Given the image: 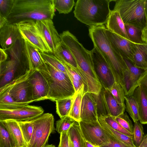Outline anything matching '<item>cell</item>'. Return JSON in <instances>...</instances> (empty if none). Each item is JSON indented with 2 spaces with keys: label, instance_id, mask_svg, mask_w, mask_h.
<instances>
[{
  "label": "cell",
  "instance_id": "1",
  "mask_svg": "<svg viewBox=\"0 0 147 147\" xmlns=\"http://www.w3.org/2000/svg\"><path fill=\"white\" fill-rule=\"evenodd\" d=\"M103 25L90 27L89 34L94 45L102 54L107 62L115 82L119 84L124 90V80L128 71L124 59L113 47Z\"/></svg>",
  "mask_w": 147,
  "mask_h": 147
},
{
  "label": "cell",
  "instance_id": "2",
  "mask_svg": "<svg viewBox=\"0 0 147 147\" xmlns=\"http://www.w3.org/2000/svg\"><path fill=\"white\" fill-rule=\"evenodd\" d=\"M55 9L53 0H14L7 18L8 23L16 24L27 20H52Z\"/></svg>",
  "mask_w": 147,
  "mask_h": 147
},
{
  "label": "cell",
  "instance_id": "3",
  "mask_svg": "<svg viewBox=\"0 0 147 147\" xmlns=\"http://www.w3.org/2000/svg\"><path fill=\"white\" fill-rule=\"evenodd\" d=\"M113 0H78L74 11V17L90 27L107 23L111 10L110 3Z\"/></svg>",
  "mask_w": 147,
  "mask_h": 147
},
{
  "label": "cell",
  "instance_id": "4",
  "mask_svg": "<svg viewBox=\"0 0 147 147\" xmlns=\"http://www.w3.org/2000/svg\"><path fill=\"white\" fill-rule=\"evenodd\" d=\"M45 63V65L37 70L48 84L49 90L47 99L56 101L74 95L76 91L68 74Z\"/></svg>",
  "mask_w": 147,
  "mask_h": 147
},
{
  "label": "cell",
  "instance_id": "5",
  "mask_svg": "<svg viewBox=\"0 0 147 147\" xmlns=\"http://www.w3.org/2000/svg\"><path fill=\"white\" fill-rule=\"evenodd\" d=\"M145 0H114L113 11H118L125 24L142 30L147 27Z\"/></svg>",
  "mask_w": 147,
  "mask_h": 147
},
{
  "label": "cell",
  "instance_id": "6",
  "mask_svg": "<svg viewBox=\"0 0 147 147\" xmlns=\"http://www.w3.org/2000/svg\"><path fill=\"white\" fill-rule=\"evenodd\" d=\"M60 36L61 42L69 48L73 54L80 72L84 74L91 73L93 68L90 51L86 49L68 30L63 31Z\"/></svg>",
  "mask_w": 147,
  "mask_h": 147
},
{
  "label": "cell",
  "instance_id": "7",
  "mask_svg": "<svg viewBox=\"0 0 147 147\" xmlns=\"http://www.w3.org/2000/svg\"><path fill=\"white\" fill-rule=\"evenodd\" d=\"M32 121L34 129L31 139L25 147H44L55 129L53 115L45 113Z\"/></svg>",
  "mask_w": 147,
  "mask_h": 147
},
{
  "label": "cell",
  "instance_id": "8",
  "mask_svg": "<svg viewBox=\"0 0 147 147\" xmlns=\"http://www.w3.org/2000/svg\"><path fill=\"white\" fill-rule=\"evenodd\" d=\"M10 59L0 63V88L11 82L16 78V74L22 63L27 62L24 51L11 48L6 51Z\"/></svg>",
  "mask_w": 147,
  "mask_h": 147
},
{
  "label": "cell",
  "instance_id": "9",
  "mask_svg": "<svg viewBox=\"0 0 147 147\" xmlns=\"http://www.w3.org/2000/svg\"><path fill=\"white\" fill-rule=\"evenodd\" d=\"M33 71L27 70L24 74L2 87L8 89L10 95L16 102L28 104L34 102L32 87L29 80Z\"/></svg>",
  "mask_w": 147,
  "mask_h": 147
},
{
  "label": "cell",
  "instance_id": "10",
  "mask_svg": "<svg viewBox=\"0 0 147 147\" xmlns=\"http://www.w3.org/2000/svg\"><path fill=\"white\" fill-rule=\"evenodd\" d=\"M94 70L102 87L109 90L115 81L109 65L96 47L90 51Z\"/></svg>",
  "mask_w": 147,
  "mask_h": 147
},
{
  "label": "cell",
  "instance_id": "11",
  "mask_svg": "<svg viewBox=\"0 0 147 147\" xmlns=\"http://www.w3.org/2000/svg\"><path fill=\"white\" fill-rule=\"evenodd\" d=\"M44 112L41 107L28 104L12 109H0V121H29L41 115Z\"/></svg>",
  "mask_w": 147,
  "mask_h": 147
},
{
  "label": "cell",
  "instance_id": "12",
  "mask_svg": "<svg viewBox=\"0 0 147 147\" xmlns=\"http://www.w3.org/2000/svg\"><path fill=\"white\" fill-rule=\"evenodd\" d=\"M79 124L85 140L96 147H99L110 142L108 135L98 120L92 122L80 121Z\"/></svg>",
  "mask_w": 147,
  "mask_h": 147
},
{
  "label": "cell",
  "instance_id": "13",
  "mask_svg": "<svg viewBox=\"0 0 147 147\" xmlns=\"http://www.w3.org/2000/svg\"><path fill=\"white\" fill-rule=\"evenodd\" d=\"M16 24L24 40L34 45L40 52L50 53L45 41L36 28L35 21L25 20Z\"/></svg>",
  "mask_w": 147,
  "mask_h": 147
},
{
  "label": "cell",
  "instance_id": "14",
  "mask_svg": "<svg viewBox=\"0 0 147 147\" xmlns=\"http://www.w3.org/2000/svg\"><path fill=\"white\" fill-rule=\"evenodd\" d=\"M36 28L45 41L50 53H53L61 42L59 34L52 20L35 21Z\"/></svg>",
  "mask_w": 147,
  "mask_h": 147
},
{
  "label": "cell",
  "instance_id": "15",
  "mask_svg": "<svg viewBox=\"0 0 147 147\" xmlns=\"http://www.w3.org/2000/svg\"><path fill=\"white\" fill-rule=\"evenodd\" d=\"M105 32L113 48L124 59L134 64V54L136 44L115 34L106 28Z\"/></svg>",
  "mask_w": 147,
  "mask_h": 147
},
{
  "label": "cell",
  "instance_id": "16",
  "mask_svg": "<svg viewBox=\"0 0 147 147\" xmlns=\"http://www.w3.org/2000/svg\"><path fill=\"white\" fill-rule=\"evenodd\" d=\"M34 102L47 99L49 86L43 76L38 70L33 71L29 78Z\"/></svg>",
  "mask_w": 147,
  "mask_h": 147
},
{
  "label": "cell",
  "instance_id": "17",
  "mask_svg": "<svg viewBox=\"0 0 147 147\" xmlns=\"http://www.w3.org/2000/svg\"><path fill=\"white\" fill-rule=\"evenodd\" d=\"M22 38L16 24L7 23L0 28V44L7 50L19 40Z\"/></svg>",
  "mask_w": 147,
  "mask_h": 147
},
{
  "label": "cell",
  "instance_id": "18",
  "mask_svg": "<svg viewBox=\"0 0 147 147\" xmlns=\"http://www.w3.org/2000/svg\"><path fill=\"white\" fill-rule=\"evenodd\" d=\"M80 121L92 122L98 120L96 101L92 93L87 92L83 97L80 110Z\"/></svg>",
  "mask_w": 147,
  "mask_h": 147
},
{
  "label": "cell",
  "instance_id": "19",
  "mask_svg": "<svg viewBox=\"0 0 147 147\" xmlns=\"http://www.w3.org/2000/svg\"><path fill=\"white\" fill-rule=\"evenodd\" d=\"M24 41L28 69L31 71H35L40 69L45 64L40 55V51L27 40H24Z\"/></svg>",
  "mask_w": 147,
  "mask_h": 147
},
{
  "label": "cell",
  "instance_id": "20",
  "mask_svg": "<svg viewBox=\"0 0 147 147\" xmlns=\"http://www.w3.org/2000/svg\"><path fill=\"white\" fill-rule=\"evenodd\" d=\"M124 59L128 69L124 78V91L125 96H130L133 95V87L145 70L136 67L128 60Z\"/></svg>",
  "mask_w": 147,
  "mask_h": 147
},
{
  "label": "cell",
  "instance_id": "21",
  "mask_svg": "<svg viewBox=\"0 0 147 147\" xmlns=\"http://www.w3.org/2000/svg\"><path fill=\"white\" fill-rule=\"evenodd\" d=\"M106 26V28L112 32L130 40L126 33L125 24L118 11L111 10Z\"/></svg>",
  "mask_w": 147,
  "mask_h": 147
},
{
  "label": "cell",
  "instance_id": "22",
  "mask_svg": "<svg viewBox=\"0 0 147 147\" xmlns=\"http://www.w3.org/2000/svg\"><path fill=\"white\" fill-rule=\"evenodd\" d=\"M8 132L15 147H25L24 142L18 122L14 120L0 121Z\"/></svg>",
  "mask_w": 147,
  "mask_h": 147
},
{
  "label": "cell",
  "instance_id": "23",
  "mask_svg": "<svg viewBox=\"0 0 147 147\" xmlns=\"http://www.w3.org/2000/svg\"><path fill=\"white\" fill-rule=\"evenodd\" d=\"M103 89L105 102L109 115L116 117L124 113L125 105L119 103L108 89L103 87Z\"/></svg>",
  "mask_w": 147,
  "mask_h": 147
},
{
  "label": "cell",
  "instance_id": "24",
  "mask_svg": "<svg viewBox=\"0 0 147 147\" xmlns=\"http://www.w3.org/2000/svg\"><path fill=\"white\" fill-rule=\"evenodd\" d=\"M133 95L137 102L139 109L140 123L147 124V96L142 88L138 86L135 90Z\"/></svg>",
  "mask_w": 147,
  "mask_h": 147
},
{
  "label": "cell",
  "instance_id": "25",
  "mask_svg": "<svg viewBox=\"0 0 147 147\" xmlns=\"http://www.w3.org/2000/svg\"><path fill=\"white\" fill-rule=\"evenodd\" d=\"M53 54L61 62L75 68H78L75 59L69 48L61 42Z\"/></svg>",
  "mask_w": 147,
  "mask_h": 147
},
{
  "label": "cell",
  "instance_id": "26",
  "mask_svg": "<svg viewBox=\"0 0 147 147\" xmlns=\"http://www.w3.org/2000/svg\"><path fill=\"white\" fill-rule=\"evenodd\" d=\"M28 104L16 102L10 95L8 89L0 88V109H12Z\"/></svg>",
  "mask_w": 147,
  "mask_h": 147
},
{
  "label": "cell",
  "instance_id": "27",
  "mask_svg": "<svg viewBox=\"0 0 147 147\" xmlns=\"http://www.w3.org/2000/svg\"><path fill=\"white\" fill-rule=\"evenodd\" d=\"M69 141L73 147H84L85 140L79 123L76 121L67 131Z\"/></svg>",
  "mask_w": 147,
  "mask_h": 147
},
{
  "label": "cell",
  "instance_id": "28",
  "mask_svg": "<svg viewBox=\"0 0 147 147\" xmlns=\"http://www.w3.org/2000/svg\"><path fill=\"white\" fill-rule=\"evenodd\" d=\"M65 66L67 74L76 92L84 86V94L88 92L87 84L79 74L70 65L62 63Z\"/></svg>",
  "mask_w": 147,
  "mask_h": 147
},
{
  "label": "cell",
  "instance_id": "29",
  "mask_svg": "<svg viewBox=\"0 0 147 147\" xmlns=\"http://www.w3.org/2000/svg\"><path fill=\"white\" fill-rule=\"evenodd\" d=\"M98 120L103 129L119 140L132 147H136L134 144L133 138L115 130L101 118L98 117Z\"/></svg>",
  "mask_w": 147,
  "mask_h": 147
},
{
  "label": "cell",
  "instance_id": "30",
  "mask_svg": "<svg viewBox=\"0 0 147 147\" xmlns=\"http://www.w3.org/2000/svg\"><path fill=\"white\" fill-rule=\"evenodd\" d=\"M84 86H83L76 92L71 109L68 115L79 122L80 121V110L82 99L84 94Z\"/></svg>",
  "mask_w": 147,
  "mask_h": 147
},
{
  "label": "cell",
  "instance_id": "31",
  "mask_svg": "<svg viewBox=\"0 0 147 147\" xmlns=\"http://www.w3.org/2000/svg\"><path fill=\"white\" fill-rule=\"evenodd\" d=\"M75 94L72 97L56 101V113L60 118L68 115L74 100Z\"/></svg>",
  "mask_w": 147,
  "mask_h": 147
},
{
  "label": "cell",
  "instance_id": "32",
  "mask_svg": "<svg viewBox=\"0 0 147 147\" xmlns=\"http://www.w3.org/2000/svg\"><path fill=\"white\" fill-rule=\"evenodd\" d=\"M125 110L128 113L134 122L139 119L138 107L137 102L133 94L125 96Z\"/></svg>",
  "mask_w": 147,
  "mask_h": 147
},
{
  "label": "cell",
  "instance_id": "33",
  "mask_svg": "<svg viewBox=\"0 0 147 147\" xmlns=\"http://www.w3.org/2000/svg\"><path fill=\"white\" fill-rule=\"evenodd\" d=\"M134 59V66L144 70H147V56L139 44L135 45Z\"/></svg>",
  "mask_w": 147,
  "mask_h": 147
},
{
  "label": "cell",
  "instance_id": "34",
  "mask_svg": "<svg viewBox=\"0 0 147 147\" xmlns=\"http://www.w3.org/2000/svg\"><path fill=\"white\" fill-rule=\"evenodd\" d=\"M126 33L130 40L136 44H145L142 40V30L134 26L125 24Z\"/></svg>",
  "mask_w": 147,
  "mask_h": 147
},
{
  "label": "cell",
  "instance_id": "35",
  "mask_svg": "<svg viewBox=\"0 0 147 147\" xmlns=\"http://www.w3.org/2000/svg\"><path fill=\"white\" fill-rule=\"evenodd\" d=\"M40 53L45 62L56 69L67 74L65 67L63 63L53 54L40 52Z\"/></svg>",
  "mask_w": 147,
  "mask_h": 147
},
{
  "label": "cell",
  "instance_id": "36",
  "mask_svg": "<svg viewBox=\"0 0 147 147\" xmlns=\"http://www.w3.org/2000/svg\"><path fill=\"white\" fill-rule=\"evenodd\" d=\"M18 122L26 146L30 141L33 133L34 126L32 119L29 121Z\"/></svg>",
  "mask_w": 147,
  "mask_h": 147
},
{
  "label": "cell",
  "instance_id": "37",
  "mask_svg": "<svg viewBox=\"0 0 147 147\" xmlns=\"http://www.w3.org/2000/svg\"><path fill=\"white\" fill-rule=\"evenodd\" d=\"M92 94L96 101L98 117H105L110 115L103 98V87L98 94Z\"/></svg>",
  "mask_w": 147,
  "mask_h": 147
},
{
  "label": "cell",
  "instance_id": "38",
  "mask_svg": "<svg viewBox=\"0 0 147 147\" xmlns=\"http://www.w3.org/2000/svg\"><path fill=\"white\" fill-rule=\"evenodd\" d=\"M53 3L55 9L64 14L70 12L75 4L74 0H53Z\"/></svg>",
  "mask_w": 147,
  "mask_h": 147
},
{
  "label": "cell",
  "instance_id": "39",
  "mask_svg": "<svg viewBox=\"0 0 147 147\" xmlns=\"http://www.w3.org/2000/svg\"><path fill=\"white\" fill-rule=\"evenodd\" d=\"M76 121L74 119L69 116L61 118L56 122V130L60 134L68 131Z\"/></svg>",
  "mask_w": 147,
  "mask_h": 147
},
{
  "label": "cell",
  "instance_id": "40",
  "mask_svg": "<svg viewBox=\"0 0 147 147\" xmlns=\"http://www.w3.org/2000/svg\"><path fill=\"white\" fill-rule=\"evenodd\" d=\"M142 125L139 121L134 122L133 127V140L136 147H138L144 136Z\"/></svg>",
  "mask_w": 147,
  "mask_h": 147
},
{
  "label": "cell",
  "instance_id": "41",
  "mask_svg": "<svg viewBox=\"0 0 147 147\" xmlns=\"http://www.w3.org/2000/svg\"><path fill=\"white\" fill-rule=\"evenodd\" d=\"M109 90L119 103L125 105V93L123 88L119 84L115 82L111 88Z\"/></svg>",
  "mask_w": 147,
  "mask_h": 147
},
{
  "label": "cell",
  "instance_id": "42",
  "mask_svg": "<svg viewBox=\"0 0 147 147\" xmlns=\"http://www.w3.org/2000/svg\"><path fill=\"white\" fill-rule=\"evenodd\" d=\"M112 117L123 128L133 134V126L131 121L126 113H124L118 116Z\"/></svg>",
  "mask_w": 147,
  "mask_h": 147
},
{
  "label": "cell",
  "instance_id": "43",
  "mask_svg": "<svg viewBox=\"0 0 147 147\" xmlns=\"http://www.w3.org/2000/svg\"><path fill=\"white\" fill-rule=\"evenodd\" d=\"M0 147H15L8 132L0 123Z\"/></svg>",
  "mask_w": 147,
  "mask_h": 147
},
{
  "label": "cell",
  "instance_id": "44",
  "mask_svg": "<svg viewBox=\"0 0 147 147\" xmlns=\"http://www.w3.org/2000/svg\"><path fill=\"white\" fill-rule=\"evenodd\" d=\"M102 118L109 125L115 130L133 138V134L129 133L123 128L110 115Z\"/></svg>",
  "mask_w": 147,
  "mask_h": 147
},
{
  "label": "cell",
  "instance_id": "45",
  "mask_svg": "<svg viewBox=\"0 0 147 147\" xmlns=\"http://www.w3.org/2000/svg\"><path fill=\"white\" fill-rule=\"evenodd\" d=\"M14 0H0V16L7 18L13 7Z\"/></svg>",
  "mask_w": 147,
  "mask_h": 147
},
{
  "label": "cell",
  "instance_id": "46",
  "mask_svg": "<svg viewBox=\"0 0 147 147\" xmlns=\"http://www.w3.org/2000/svg\"><path fill=\"white\" fill-rule=\"evenodd\" d=\"M139 86L142 88L147 96V70L142 74L133 87L132 90L133 94L136 88Z\"/></svg>",
  "mask_w": 147,
  "mask_h": 147
},
{
  "label": "cell",
  "instance_id": "47",
  "mask_svg": "<svg viewBox=\"0 0 147 147\" xmlns=\"http://www.w3.org/2000/svg\"><path fill=\"white\" fill-rule=\"evenodd\" d=\"M104 130L108 135L110 142L108 143L99 147H132L120 141L104 129Z\"/></svg>",
  "mask_w": 147,
  "mask_h": 147
},
{
  "label": "cell",
  "instance_id": "48",
  "mask_svg": "<svg viewBox=\"0 0 147 147\" xmlns=\"http://www.w3.org/2000/svg\"><path fill=\"white\" fill-rule=\"evenodd\" d=\"M58 147H70L67 131L62 132L60 134V142Z\"/></svg>",
  "mask_w": 147,
  "mask_h": 147
},
{
  "label": "cell",
  "instance_id": "49",
  "mask_svg": "<svg viewBox=\"0 0 147 147\" xmlns=\"http://www.w3.org/2000/svg\"><path fill=\"white\" fill-rule=\"evenodd\" d=\"M0 63L7 61L8 57V55L6 50L0 48Z\"/></svg>",
  "mask_w": 147,
  "mask_h": 147
},
{
  "label": "cell",
  "instance_id": "50",
  "mask_svg": "<svg viewBox=\"0 0 147 147\" xmlns=\"http://www.w3.org/2000/svg\"><path fill=\"white\" fill-rule=\"evenodd\" d=\"M141 38L143 42L147 44V27L142 30Z\"/></svg>",
  "mask_w": 147,
  "mask_h": 147
},
{
  "label": "cell",
  "instance_id": "51",
  "mask_svg": "<svg viewBox=\"0 0 147 147\" xmlns=\"http://www.w3.org/2000/svg\"><path fill=\"white\" fill-rule=\"evenodd\" d=\"M8 23L7 18L0 16V28Z\"/></svg>",
  "mask_w": 147,
  "mask_h": 147
},
{
  "label": "cell",
  "instance_id": "52",
  "mask_svg": "<svg viewBox=\"0 0 147 147\" xmlns=\"http://www.w3.org/2000/svg\"><path fill=\"white\" fill-rule=\"evenodd\" d=\"M138 147H147V134L144 136L142 142Z\"/></svg>",
  "mask_w": 147,
  "mask_h": 147
},
{
  "label": "cell",
  "instance_id": "53",
  "mask_svg": "<svg viewBox=\"0 0 147 147\" xmlns=\"http://www.w3.org/2000/svg\"><path fill=\"white\" fill-rule=\"evenodd\" d=\"M139 45L142 49L144 52L147 56V44H144Z\"/></svg>",
  "mask_w": 147,
  "mask_h": 147
},
{
  "label": "cell",
  "instance_id": "54",
  "mask_svg": "<svg viewBox=\"0 0 147 147\" xmlns=\"http://www.w3.org/2000/svg\"><path fill=\"white\" fill-rule=\"evenodd\" d=\"M84 147H96L87 141L85 140Z\"/></svg>",
  "mask_w": 147,
  "mask_h": 147
},
{
  "label": "cell",
  "instance_id": "55",
  "mask_svg": "<svg viewBox=\"0 0 147 147\" xmlns=\"http://www.w3.org/2000/svg\"><path fill=\"white\" fill-rule=\"evenodd\" d=\"M145 8L146 14L147 18V0H145Z\"/></svg>",
  "mask_w": 147,
  "mask_h": 147
},
{
  "label": "cell",
  "instance_id": "56",
  "mask_svg": "<svg viewBox=\"0 0 147 147\" xmlns=\"http://www.w3.org/2000/svg\"><path fill=\"white\" fill-rule=\"evenodd\" d=\"M44 147H56V146L53 144H48L46 145Z\"/></svg>",
  "mask_w": 147,
  "mask_h": 147
},
{
  "label": "cell",
  "instance_id": "57",
  "mask_svg": "<svg viewBox=\"0 0 147 147\" xmlns=\"http://www.w3.org/2000/svg\"><path fill=\"white\" fill-rule=\"evenodd\" d=\"M69 144H70V147H73L71 143V142H70V141H69Z\"/></svg>",
  "mask_w": 147,
  "mask_h": 147
}]
</instances>
